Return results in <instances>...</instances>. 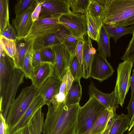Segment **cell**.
Masks as SVG:
<instances>
[{
  "mask_svg": "<svg viewBox=\"0 0 134 134\" xmlns=\"http://www.w3.org/2000/svg\"><path fill=\"white\" fill-rule=\"evenodd\" d=\"M111 37L104 25L103 24L101 29L98 41L97 42L98 48V53L107 58L111 57L110 47Z\"/></svg>",
  "mask_w": 134,
  "mask_h": 134,
  "instance_id": "obj_23",
  "label": "cell"
},
{
  "mask_svg": "<svg viewBox=\"0 0 134 134\" xmlns=\"http://www.w3.org/2000/svg\"><path fill=\"white\" fill-rule=\"evenodd\" d=\"M85 40L81 39L79 41L76 48L75 54L79 62L82 65V58Z\"/></svg>",
  "mask_w": 134,
  "mask_h": 134,
  "instance_id": "obj_38",
  "label": "cell"
},
{
  "mask_svg": "<svg viewBox=\"0 0 134 134\" xmlns=\"http://www.w3.org/2000/svg\"><path fill=\"white\" fill-rule=\"evenodd\" d=\"M37 92L38 89L32 84L22 89L12 104L8 112L5 120L7 129L15 125L19 120Z\"/></svg>",
  "mask_w": 134,
  "mask_h": 134,
  "instance_id": "obj_3",
  "label": "cell"
},
{
  "mask_svg": "<svg viewBox=\"0 0 134 134\" xmlns=\"http://www.w3.org/2000/svg\"><path fill=\"white\" fill-rule=\"evenodd\" d=\"M44 0H37V4L32 14V18L33 21L35 22L39 19L41 11V5Z\"/></svg>",
  "mask_w": 134,
  "mask_h": 134,
  "instance_id": "obj_41",
  "label": "cell"
},
{
  "mask_svg": "<svg viewBox=\"0 0 134 134\" xmlns=\"http://www.w3.org/2000/svg\"><path fill=\"white\" fill-rule=\"evenodd\" d=\"M134 59L124 61L117 68V77L113 91L117 104L123 107L131 84V74Z\"/></svg>",
  "mask_w": 134,
  "mask_h": 134,
  "instance_id": "obj_5",
  "label": "cell"
},
{
  "mask_svg": "<svg viewBox=\"0 0 134 134\" xmlns=\"http://www.w3.org/2000/svg\"><path fill=\"white\" fill-rule=\"evenodd\" d=\"M15 69L13 59L7 55L3 48H0V95L5 93L13 75Z\"/></svg>",
  "mask_w": 134,
  "mask_h": 134,
  "instance_id": "obj_11",
  "label": "cell"
},
{
  "mask_svg": "<svg viewBox=\"0 0 134 134\" xmlns=\"http://www.w3.org/2000/svg\"><path fill=\"white\" fill-rule=\"evenodd\" d=\"M23 130V129H21L17 131L14 134H22Z\"/></svg>",
  "mask_w": 134,
  "mask_h": 134,
  "instance_id": "obj_50",
  "label": "cell"
},
{
  "mask_svg": "<svg viewBox=\"0 0 134 134\" xmlns=\"http://www.w3.org/2000/svg\"><path fill=\"white\" fill-rule=\"evenodd\" d=\"M114 71L110 64L104 56L98 53L94 55L90 77L101 82L111 76Z\"/></svg>",
  "mask_w": 134,
  "mask_h": 134,
  "instance_id": "obj_12",
  "label": "cell"
},
{
  "mask_svg": "<svg viewBox=\"0 0 134 134\" xmlns=\"http://www.w3.org/2000/svg\"><path fill=\"white\" fill-rule=\"evenodd\" d=\"M81 39L71 34L65 38L62 43L66 47L72 58L76 56V47L79 41Z\"/></svg>",
  "mask_w": 134,
  "mask_h": 134,
  "instance_id": "obj_34",
  "label": "cell"
},
{
  "mask_svg": "<svg viewBox=\"0 0 134 134\" xmlns=\"http://www.w3.org/2000/svg\"><path fill=\"white\" fill-rule=\"evenodd\" d=\"M134 24V14L126 20L113 25L115 26L127 27Z\"/></svg>",
  "mask_w": 134,
  "mask_h": 134,
  "instance_id": "obj_43",
  "label": "cell"
},
{
  "mask_svg": "<svg viewBox=\"0 0 134 134\" xmlns=\"http://www.w3.org/2000/svg\"><path fill=\"white\" fill-rule=\"evenodd\" d=\"M58 21L70 31L71 35L82 39L87 35L85 14L71 12L62 15Z\"/></svg>",
  "mask_w": 134,
  "mask_h": 134,
  "instance_id": "obj_7",
  "label": "cell"
},
{
  "mask_svg": "<svg viewBox=\"0 0 134 134\" xmlns=\"http://www.w3.org/2000/svg\"><path fill=\"white\" fill-rule=\"evenodd\" d=\"M134 14V0H106L100 18L103 24L114 25Z\"/></svg>",
  "mask_w": 134,
  "mask_h": 134,
  "instance_id": "obj_2",
  "label": "cell"
},
{
  "mask_svg": "<svg viewBox=\"0 0 134 134\" xmlns=\"http://www.w3.org/2000/svg\"><path fill=\"white\" fill-rule=\"evenodd\" d=\"M105 109L96 99L90 97L87 102L83 106L79 107L77 134H89L96 120Z\"/></svg>",
  "mask_w": 134,
  "mask_h": 134,
  "instance_id": "obj_4",
  "label": "cell"
},
{
  "mask_svg": "<svg viewBox=\"0 0 134 134\" xmlns=\"http://www.w3.org/2000/svg\"><path fill=\"white\" fill-rule=\"evenodd\" d=\"M80 80H74L66 96L65 102L66 105L79 103L82 95Z\"/></svg>",
  "mask_w": 134,
  "mask_h": 134,
  "instance_id": "obj_26",
  "label": "cell"
},
{
  "mask_svg": "<svg viewBox=\"0 0 134 134\" xmlns=\"http://www.w3.org/2000/svg\"><path fill=\"white\" fill-rule=\"evenodd\" d=\"M34 41H26L24 38L16 40V53L13 59L15 68L21 69L26 53L33 44Z\"/></svg>",
  "mask_w": 134,
  "mask_h": 134,
  "instance_id": "obj_20",
  "label": "cell"
},
{
  "mask_svg": "<svg viewBox=\"0 0 134 134\" xmlns=\"http://www.w3.org/2000/svg\"><path fill=\"white\" fill-rule=\"evenodd\" d=\"M79 103L66 105L65 102L48 106L44 134H77Z\"/></svg>",
  "mask_w": 134,
  "mask_h": 134,
  "instance_id": "obj_1",
  "label": "cell"
},
{
  "mask_svg": "<svg viewBox=\"0 0 134 134\" xmlns=\"http://www.w3.org/2000/svg\"><path fill=\"white\" fill-rule=\"evenodd\" d=\"M37 0H20L16 3L14 7L16 16L21 14L28 9L36 5Z\"/></svg>",
  "mask_w": 134,
  "mask_h": 134,
  "instance_id": "obj_35",
  "label": "cell"
},
{
  "mask_svg": "<svg viewBox=\"0 0 134 134\" xmlns=\"http://www.w3.org/2000/svg\"><path fill=\"white\" fill-rule=\"evenodd\" d=\"M53 65L49 63H43L37 68L33 69L30 80L32 85L38 89L49 78L52 77Z\"/></svg>",
  "mask_w": 134,
  "mask_h": 134,
  "instance_id": "obj_17",
  "label": "cell"
},
{
  "mask_svg": "<svg viewBox=\"0 0 134 134\" xmlns=\"http://www.w3.org/2000/svg\"><path fill=\"white\" fill-rule=\"evenodd\" d=\"M66 94L68 93L71 87L74 79L68 68L67 72Z\"/></svg>",
  "mask_w": 134,
  "mask_h": 134,
  "instance_id": "obj_45",
  "label": "cell"
},
{
  "mask_svg": "<svg viewBox=\"0 0 134 134\" xmlns=\"http://www.w3.org/2000/svg\"><path fill=\"white\" fill-rule=\"evenodd\" d=\"M33 52V44L26 53L21 69L24 74L25 77L30 79L33 70L32 58Z\"/></svg>",
  "mask_w": 134,
  "mask_h": 134,
  "instance_id": "obj_30",
  "label": "cell"
},
{
  "mask_svg": "<svg viewBox=\"0 0 134 134\" xmlns=\"http://www.w3.org/2000/svg\"><path fill=\"white\" fill-rule=\"evenodd\" d=\"M66 77L67 73L63 77L60 87L59 93L66 96Z\"/></svg>",
  "mask_w": 134,
  "mask_h": 134,
  "instance_id": "obj_44",
  "label": "cell"
},
{
  "mask_svg": "<svg viewBox=\"0 0 134 134\" xmlns=\"http://www.w3.org/2000/svg\"><path fill=\"white\" fill-rule=\"evenodd\" d=\"M61 83L60 81L52 77L38 89V94L42 97L48 106L51 105L59 93Z\"/></svg>",
  "mask_w": 134,
  "mask_h": 134,
  "instance_id": "obj_16",
  "label": "cell"
},
{
  "mask_svg": "<svg viewBox=\"0 0 134 134\" xmlns=\"http://www.w3.org/2000/svg\"><path fill=\"white\" fill-rule=\"evenodd\" d=\"M85 41L82 58V77L87 79L90 77L91 63L94 55L91 54L89 52L90 46L92 45L91 39L88 36Z\"/></svg>",
  "mask_w": 134,
  "mask_h": 134,
  "instance_id": "obj_24",
  "label": "cell"
},
{
  "mask_svg": "<svg viewBox=\"0 0 134 134\" xmlns=\"http://www.w3.org/2000/svg\"><path fill=\"white\" fill-rule=\"evenodd\" d=\"M55 54L52 77L62 82L72 58L65 46L62 44L53 47Z\"/></svg>",
  "mask_w": 134,
  "mask_h": 134,
  "instance_id": "obj_9",
  "label": "cell"
},
{
  "mask_svg": "<svg viewBox=\"0 0 134 134\" xmlns=\"http://www.w3.org/2000/svg\"><path fill=\"white\" fill-rule=\"evenodd\" d=\"M126 108L131 119L134 115V90L131 94L130 100Z\"/></svg>",
  "mask_w": 134,
  "mask_h": 134,
  "instance_id": "obj_42",
  "label": "cell"
},
{
  "mask_svg": "<svg viewBox=\"0 0 134 134\" xmlns=\"http://www.w3.org/2000/svg\"><path fill=\"white\" fill-rule=\"evenodd\" d=\"M104 25L111 37L115 43L123 36L128 34H132L134 31V24L127 27Z\"/></svg>",
  "mask_w": 134,
  "mask_h": 134,
  "instance_id": "obj_27",
  "label": "cell"
},
{
  "mask_svg": "<svg viewBox=\"0 0 134 134\" xmlns=\"http://www.w3.org/2000/svg\"><path fill=\"white\" fill-rule=\"evenodd\" d=\"M45 105L46 104L44 99L38 92L35 98L19 120L15 125L6 130L5 134H14L26 126L37 111Z\"/></svg>",
  "mask_w": 134,
  "mask_h": 134,
  "instance_id": "obj_13",
  "label": "cell"
},
{
  "mask_svg": "<svg viewBox=\"0 0 134 134\" xmlns=\"http://www.w3.org/2000/svg\"><path fill=\"white\" fill-rule=\"evenodd\" d=\"M24 77L21 70L15 68L12 80L6 91L3 97L0 98V114L5 120L11 105L15 99L18 88L24 82Z\"/></svg>",
  "mask_w": 134,
  "mask_h": 134,
  "instance_id": "obj_8",
  "label": "cell"
},
{
  "mask_svg": "<svg viewBox=\"0 0 134 134\" xmlns=\"http://www.w3.org/2000/svg\"><path fill=\"white\" fill-rule=\"evenodd\" d=\"M67 1L72 12L85 14L91 0H67Z\"/></svg>",
  "mask_w": 134,
  "mask_h": 134,
  "instance_id": "obj_31",
  "label": "cell"
},
{
  "mask_svg": "<svg viewBox=\"0 0 134 134\" xmlns=\"http://www.w3.org/2000/svg\"><path fill=\"white\" fill-rule=\"evenodd\" d=\"M43 63H48L54 65L55 54L53 47H48L39 50Z\"/></svg>",
  "mask_w": 134,
  "mask_h": 134,
  "instance_id": "obj_36",
  "label": "cell"
},
{
  "mask_svg": "<svg viewBox=\"0 0 134 134\" xmlns=\"http://www.w3.org/2000/svg\"><path fill=\"white\" fill-rule=\"evenodd\" d=\"M88 94L90 97L94 98L109 111L116 108L118 105L113 91L109 93H103L98 90L93 83L89 86Z\"/></svg>",
  "mask_w": 134,
  "mask_h": 134,
  "instance_id": "obj_18",
  "label": "cell"
},
{
  "mask_svg": "<svg viewBox=\"0 0 134 134\" xmlns=\"http://www.w3.org/2000/svg\"><path fill=\"white\" fill-rule=\"evenodd\" d=\"M43 63L41 54L40 50L35 51L34 50L32 58L33 69L39 66Z\"/></svg>",
  "mask_w": 134,
  "mask_h": 134,
  "instance_id": "obj_40",
  "label": "cell"
},
{
  "mask_svg": "<svg viewBox=\"0 0 134 134\" xmlns=\"http://www.w3.org/2000/svg\"><path fill=\"white\" fill-rule=\"evenodd\" d=\"M105 0H91L87 11L91 15L100 17L104 9Z\"/></svg>",
  "mask_w": 134,
  "mask_h": 134,
  "instance_id": "obj_32",
  "label": "cell"
},
{
  "mask_svg": "<svg viewBox=\"0 0 134 134\" xmlns=\"http://www.w3.org/2000/svg\"><path fill=\"white\" fill-rule=\"evenodd\" d=\"M133 73L131 79L130 87L131 88V94L132 93L134 90V60L133 64Z\"/></svg>",
  "mask_w": 134,
  "mask_h": 134,
  "instance_id": "obj_48",
  "label": "cell"
},
{
  "mask_svg": "<svg viewBox=\"0 0 134 134\" xmlns=\"http://www.w3.org/2000/svg\"><path fill=\"white\" fill-rule=\"evenodd\" d=\"M9 1L0 0V34L2 35L9 22Z\"/></svg>",
  "mask_w": 134,
  "mask_h": 134,
  "instance_id": "obj_28",
  "label": "cell"
},
{
  "mask_svg": "<svg viewBox=\"0 0 134 134\" xmlns=\"http://www.w3.org/2000/svg\"><path fill=\"white\" fill-rule=\"evenodd\" d=\"M131 119L128 114L113 113L112 124L108 134H123L129 127Z\"/></svg>",
  "mask_w": 134,
  "mask_h": 134,
  "instance_id": "obj_19",
  "label": "cell"
},
{
  "mask_svg": "<svg viewBox=\"0 0 134 134\" xmlns=\"http://www.w3.org/2000/svg\"><path fill=\"white\" fill-rule=\"evenodd\" d=\"M0 44L2 46L4 50L8 56L13 59L16 53V40H11L0 35Z\"/></svg>",
  "mask_w": 134,
  "mask_h": 134,
  "instance_id": "obj_29",
  "label": "cell"
},
{
  "mask_svg": "<svg viewBox=\"0 0 134 134\" xmlns=\"http://www.w3.org/2000/svg\"><path fill=\"white\" fill-rule=\"evenodd\" d=\"M114 111L109 120L106 128L103 134H108L109 131L111 128L113 121V116Z\"/></svg>",
  "mask_w": 134,
  "mask_h": 134,
  "instance_id": "obj_47",
  "label": "cell"
},
{
  "mask_svg": "<svg viewBox=\"0 0 134 134\" xmlns=\"http://www.w3.org/2000/svg\"><path fill=\"white\" fill-rule=\"evenodd\" d=\"M134 127V115L132 118L131 119L129 124V127L128 130V132L130 131L132 128Z\"/></svg>",
  "mask_w": 134,
  "mask_h": 134,
  "instance_id": "obj_49",
  "label": "cell"
},
{
  "mask_svg": "<svg viewBox=\"0 0 134 134\" xmlns=\"http://www.w3.org/2000/svg\"><path fill=\"white\" fill-rule=\"evenodd\" d=\"M67 0H44L39 19L57 20L62 15L72 12Z\"/></svg>",
  "mask_w": 134,
  "mask_h": 134,
  "instance_id": "obj_10",
  "label": "cell"
},
{
  "mask_svg": "<svg viewBox=\"0 0 134 134\" xmlns=\"http://www.w3.org/2000/svg\"><path fill=\"white\" fill-rule=\"evenodd\" d=\"M36 5L28 9L13 19L12 24L16 32V39L24 38L28 35L34 23L32 14Z\"/></svg>",
  "mask_w": 134,
  "mask_h": 134,
  "instance_id": "obj_14",
  "label": "cell"
},
{
  "mask_svg": "<svg viewBox=\"0 0 134 134\" xmlns=\"http://www.w3.org/2000/svg\"><path fill=\"white\" fill-rule=\"evenodd\" d=\"M42 108L37 111L27 126L29 134H42V133L44 115Z\"/></svg>",
  "mask_w": 134,
  "mask_h": 134,
  "instance_id": "obj_25",
  "label": "cell"
},
{
  "mask_svg": "<svg viewBox=\"0 0 134 134\" xmlns=\"http://www.w3.org/2000/svg\"><path fill=\"white\" fill-rule=\"evenodd\" d=\"M132 35V38L121 58V59L124 61L134 59V31Z\"/></svg>",
  "mask_w": 134,
  "mask_h": 134,
  "instance_id": "obj_37",
  "label": "cell"
},
{
  "mask_svg": "<svg viewBox=\"0 0 134 134\" xmlns=\"http://www.w3.org/2000/svg\"><path fill=\"white\" fill-rule=\"evenodd\" d=\"M66 98V95L59 93L55 96L54 100H55V104L65 102Z\"/></svg>",
  "mask_w": 134,
  "mask_h": 134,
  "instance_id": "obj_46",
  "label": "cell"
},
{
  "mask_svg": "<svg viewBox=\"0 0 134 134\" xmlns=\"http://www.w3.org/2000/svg\"><path fill=\"white\" fill-rule=\"evenodd\" d=\"M71 34L70 31L63 25L56 32L44 37L34 40L33 49L35 51L39 50L48 47H53L62 44L65 38Z\"/></svg>",
  "mask_w": 134,
  "mask_h": 134,
  "instance_id": "obj_15",
  "label": "cell"
},
{
  "mask_svg": "<svg viewBox=\"0 0 134 134\" xmlns=\"http://www.w3.org/2000/svg\"><path fill=\"white\" fill-rule=\"evenodd\" d=\"M105 109L98 116L90 130L89 134H103L107 125L109 120L113 111Z\"/></svg>",
  "mask_w": 134,
  "mask_h": 134,
  "instance_id": "obj_22",
  "label": "cell"
},
{
  "mask_svg": "<svg viewBox=\"0 0 134 134\" xmlns=\"http://www.w3.org/2000/svg\"><path fill=\"white\" fill-rule=\"evenodd\" d=\"M87 22V35L97 42L99 39L101 28L103 24L100 17H95L87 11L85 14Z\"/></svg>",
  "mask_w": 134,
  "mask_h": 134,
  "instance_id": "obj_21",
  "label": "cell"
},
{
  "mask_svg": "<svg viewBox=\"0 0 134 134\" xmlns=\"http://www.w3.org/2000/svg\"><path fill=\"white\" fill-rule=\"evenodd\" d=\"M68 68L74 80H80L82 75V65L79 62L76 56L72 58L69 65Z\"/></svg>",
  "mask_w": 134,
  "mask_h": 134,
  "instance_id": "obj_33",
  "label": "cell"
},
{
  "mask_svg": "<svg viewBox=\"0 0 134 134\" xmlns=\"http://www.w3.org/2000/svg\"><path fill=\"white\" fill-rule=\"evenodd\" d=\"M63 25L57 20L51 18L38 19L34 22L24 39L27 41L46 37L57 32Z\"/></svg>",
  "mask_w": 134,
  "mask_h": 134,
  "instance_id": "obj_6",
  "label": "cell"
},
{
  "mask_svg": "<svg viewBox=\"0 0 134 134\" xmlns=\"http://www.w3.org/2000/svg\"><path fill=\"white\" fill-rule=\"evenodd\" d=\"M2 35L5 37L11 40H15L17 38L15 30L9 23L7 25Z\"/></svg>",
  "mask_w": 134,
  "mask_h": 134,
  "instance_id": "obj_39",
  "label": "cell"
}]
</instances>
